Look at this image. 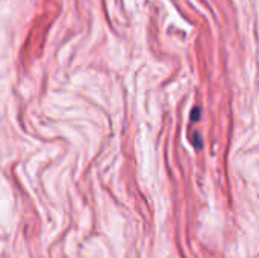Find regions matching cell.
<instances>
[{
	"label": "cell",
	"instance_id": "6da1fadb",
	"mask_svg": "<svg viewBox=\"0 0 259 258\" xmlns=\"http://www.w3.org/2000/svg\"><path fill=\"white\" fill-rule=\"evenodd\" d=\"M199 116H200V109H199V108L193 109V116H191V119H193V120H199Z\"/></svg>",
	"mask_w": 259,
	"mask_h": 258
}]
</instances>
